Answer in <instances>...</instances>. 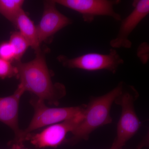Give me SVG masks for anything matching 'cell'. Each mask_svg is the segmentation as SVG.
Returning a JSON list of instances; mask_svg holds the SVG:
<instances>
[{"label": "cell", "instance_id": "10", "mask_svg": "<svg viewBox=\"0 0 149 149\" xmlns=\"http://www.w3.org/2000/svg\"><path fill=\"white\" fill-rule=\"evenodd\" d=\"M25 92L22 87L18 85L13 94L0 97V121L13 131V141L23 143L22 129L19 125V107L20 99Z\"/></svg>", "mask_w": 149, "mask_h": 149}, {"label": "cell", "instance_id": "13", "mask_svg": "<svg viewBox=\"0 0 149 149\" xmlns=\"http://www.w3.org/2000/svg\"><path fill=\"white\" fill-rule=\"evenodd\" d=\"M9 42L13 48L15 61H20L22 56L30 47L28 42L20 32L15 31L11 34Z\"/></svg>", "mask_w": 149, "mask_h": 149}, {"label": "cell", "instance_id": "15", "mask_svg": "<svg viewBox=\"0 0 149 149\" xmlns=\"http://www.w3.org/2000/svg\"><path fill=\"white\" fill-rule=\"evenodd\" d=\"M0 58L11 62L15 60L14 51L9 41L0 43Z\"/></svg>", "mask_w": 149, "mask_h": 149}, {"label": "cell", "instance_id": "3", "mask_svg": "<svg viewBox=\"0 0 149 149\" xmlns=\"http://www.w3.org/2000/svg\"><path fill=\"white\" fill-rule=\"evenodd\" d=\"M34 109L32 120L25 129L22 130L23 141L25 136L35 130L46 126L53 125L75 117L85 109L86 105L66 107L52 108L45 102L35 97L29 101Z\"/></svg>", "mask_w": 149, "mask_h": 149}, {"label": "cell", "instance_id": "6", "mask_svg": "<svg viewBox=\"0 0 149 149\" xmlns=\"http://www.w3.org/2000/svg\"><path fill=\"white\" fill-rule=\"evenodd\" d=\"M84 110L72 118L49 125L40 133L27 134L25 142L29 141L38 149L57 148L64 142L68 133H72L83 120Z\"/></svg>", "mask_w": 149, "mask_h": 149}, {"label": "cell", "instance_id": "1", "mask_svg": "<svg viewBox=\"0 0 149 149\" xmlns=\"http://www.w3.org/2000/svg\"><path fill=\"white\" fill-rule=\"evenodd\" d=\"M17 77L25 92L35 95L36 97L47 102L51 105L57 106L60 100L65 96L64 85L54 83L52 74L46 63L44 52L36 54L33 60L28 62H17Z\"/></svg>", "mask_w": 149, "mask_h": 149}, {"label": "cell", "instance_id": "12", "mask_svg": "<svg viewBox=\"0 0 149 149\" xmlns=\"http://www.w3.org/2000/svg\"><path fill=\"white\" fill-rule=\"evenodd\" d=\"M23 0H0V14L12 23L22 9Z\"/></svg>", "mask_w": 149, "mask_h": 149}, {"label": "cell", "instance_id": "17", "mask_svg": "<svg viewBox=\"0 0 149 149\" xmlns=\"http://www.w3.org/2000/svg\"><path fill=\"white\" fill-rule=\"evenodd\" d=\"M9 146H10V149H29L25 148L23 143L15 142L13 141L9 142Z\"/></svg>", "mask_w": 149, "mask_h": 149}, {"label": "cell", "instance_id": "4", "mask_svg": "<svg viewBox=\"0 0 149 149\" xmlns=\"http://www.w3.org/2000/svg\"><path fill=\"white\" fill-rule=\"evenodd\" d=\"M137 95V92L132 86L124 88L123 86L122 93L115 101L121 107V113L114 142L122 147L136 134L141 126L134 109V99Z\"/></svg>", "mask_w": 149, "mask_h": 149}, {"label": "cell", "instance_id": "16", "mask_svg": "<svg viewBox=\"0 0 149 149\" xmlns=\"http://www.w3.org/2000/svg\"><path fill=\"white\" fill-rule=\"evenodd\" d=\"M148 45H146V43H143V45H140L139 48L137 55L140 58V59L143 64H146L148 60L149 55H148Z\"/></svg>", "mask_w": 149, "mask_h": 149}, {"label": "cell", "instance_id": "18", "mask_svg": "<svg viewBox=\"0 0 149 149\" xmlns=\"http://www.w3.org/2000/svg\"><path fill=\"white\" fill-rule=\"evenodd\" d=\"M122 147L118 145L116 143L113 142V143L112 145L111 146L109 149H122Z\"/></svg>", "mask_w": 149, "mask_h": 149}, {"label": "cell", "instance_id": "11", "mask_svg": "<svg viewBox=\"0 0 149 149\" xmlns=\"http://www.w3.org/2000/svg\"><path fill=\"white\" fill-rule=\"evenodd\" d=\"M13 24L26 39L29 46L35 51V54L42 51L39 42L36 26L23 9L16 17Z\"/></svg>", "mask_w": 149, "mask_h": 149}, {"label": "cell", "instance_id": "14", "mask_svg": "<svg viewBox=\"0 0 149 149\" xmlns=\"http://www.w3.org/2000/svg\"><path fill=\"white\" fill-rule=\"evenodd\" d=\"M17 70L15 65L10 61L0 58V78H12L17 76Z\"/></svg>", "mask_w": 149, "mask_h": 149}, {"label": "cell", "instance_id": "2", "mask_svg": "<svg viewBox=\"0 0 149 149\" xmlns=\"http://www.w3.org/2000/svg\"><path fill=\"white\" fill-rule=\"evenodd\" d=\"M123 82L103 95L94 97L85 107L83 120L71 133L72 137L68 141L74 145L82 140H87L90 134L96 129L112 122L110 112L112 105L120 95L123 89Z\"/></svg>", "mask_w": 149, "mask_h": 149}, {"label": "cell", "instance_id": "5", "mask_svg": "<svg viewBox=\"0 0 149 149\" xmlns=\"http://www.w3.org/2000/svg\"><path fill=\"white\" fill-rule=\"evenodd\" d=\"M57 59L63 66L68 68L91 71L106 70L113 73H115L124 62L114 49H110L107 54L91 53L72 58L61 55Z\"/></svg>", "mask_w": 149, "mask_h": 149}, {"label": "cell", "instance_id": "9", "mask_svg": "<svg viewBox=\"0 0 149 149\" xmlns=\"http://www.w3.org/2000/svg\"><path fill=\"white\" fill-rule=\"evenodd\" d=\"M54 1L44 2V11L40 23L36 26L40 44L52 38L57 32L72 24L71 19L58 10Z\"/></svg>", "mask_w": 149, "mask_h": 149}, {"label": "cell", "instance_id": "8", "mask_svg": "<svg viewBox=\"0 0 149 149\" xmlns=\"http://www.w3.org/2000/svg\"><path fill=\"white\" fill-rule=\"evenodd\" d=\"M133 9L130 14L121 21L116 37L110 42L112 47L130 49L132 45L129 36L149 13V0L133 2Z\"/></svg>", "mask_w": 149, "mask_h": 149}, {"label": "cell", "instance_id": "7", "mask_svg": "<svg viewBox=\"0 0 149 149\" xmlns=\"http://www.w3.org/2000/svg\"><path fill=\"white\" fill-rule=\"evenodd\" d=\"M56 3L77 12L85 22L91 23L97 16H108L120 21L121 17L114 10L118 0H55Z\"/></svg>", "mask_w": 149, "mask_h": 149}]
</instances>
